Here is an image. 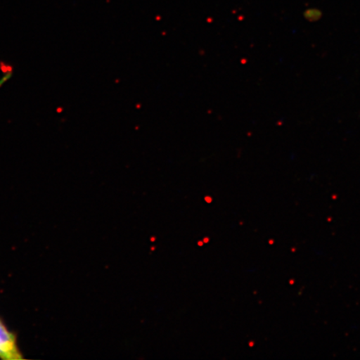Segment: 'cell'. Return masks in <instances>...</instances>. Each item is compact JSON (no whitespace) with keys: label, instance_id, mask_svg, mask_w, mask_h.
I'll return each mask as SVG.
<instances>
[{"label":"cell","instance_id":"1","mask_svg":"<svg viewBox=\"0 0 360 360\" xmlns=\"http://www.w3.org/2000/svg\"><path fill=\"white\" fill-rule=\"evenodd\" d=\"M0 358L4 359H19L21 358L17 349L15 337L0 322Z\"/></svg>","mask_w":360,"mask_h":360},{"label":"cell","instance_id":"2","mask_svg":"<svg viewBox=\"0 0 360 360\" xmlns=\"http://www.w3.org/2000/svg\"><path fill=\"white\" fill-rule=\"evenodd\" d=\"M304 16L309 22H315L321 19L322 12L317 8H309L304 12Z\"/></svg>","mask_w":360,"mask_h":360}]
</instances>
